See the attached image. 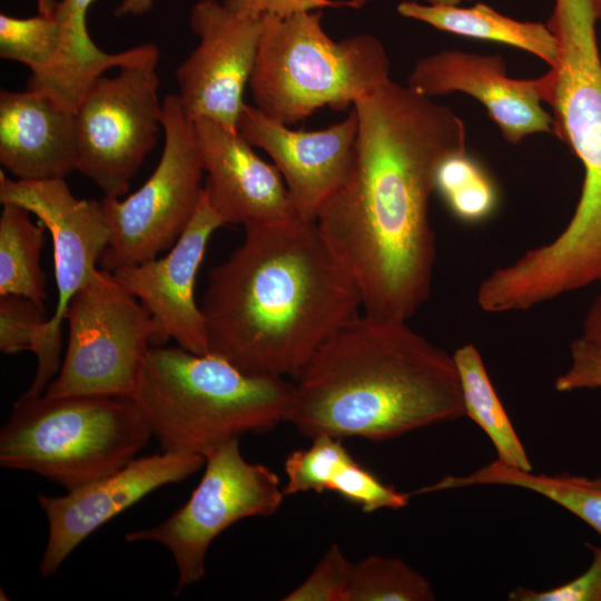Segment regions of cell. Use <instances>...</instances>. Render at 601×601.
I'll return each instance as SVG.
<instances>
[{
	"label": "cell",
	"instance_id": "1",
	"mask_svg": "<svg viewBox=\"0 0 601 601\" xmlns=\"http://www.w3.org/2000/svg\"><path fill=\"white\" fill-rule=\"evenodd\" d=\"M353 107L351 171L316 223L355 280L363 313L408 321L431 292L436 171L447 156L466 150L465 125L449 107L392 79Z\"/></svg>",
	"mask_w": 601,
	"mask_h": 601
},
{
	"label": "cell",
	"instance_id": "2",
	"mask_svg": "<svg viewBox=\"0 0 601 601\" xmlns=\"http://www.w3.org/2000/svg\"><path fill=\"white\" fill-rule=\"evenodd\" d=\"M209 353L254 375L296 377L359 314V289L316 220L245 226L208 276L201 304Z\"/></svg>",
	"mask_w": 601,
	"mask_h": 601
},
{
	"label": "cell",
	"instance_id": "3",
	"mask_svg": "<svg viewBox=\"0 0 601 601\" xmlns=\"http://www.w3.org/2000/svg\"><path fill=\"white\" fill-rule=\"evenodd\" d=\"M295 381L286 421L309 439L385 441L464 415L453 354L403 319L356 315Z\"/></svg>",
	"mask_w": 601,
	"mask_h": 601
},
{
	"label": "cell",
	"instance_id": "4",
	"mask_svg": "<svg viewBox=\"0 0 601 601\" xmlns=\"http://www.w3.org/2000/svg\"><path fill=\"white\" fill-rule=\"evenodd\" d=\"M594 0H555L548 21L558 57L535 78L542 101L552 108L553 135L584 169L581 195L563 230L533 250L541 274L564 289L601 280V57Z\"/></svg>",
	"mask_w": 601,
	"mask_h": 601
},
{
	"label": "cell",
	"instance_id": "5",
	"mask_svg": "<svg viewBox=\"0 0 601 601\" xmlns=\"http://www.w3.org/2000/svg\"><path fill=\"white\" fill-rule=\"evenodd\" d=\"M294 383L248 374L214 355L151 346L131 401L162 451L206 455L286 421Z\"/></svg>",
	"mask_w": 601,
	"mask_h": 601
},
{
	"label": "cell",
	"instance_id": "6",
	"mask_svg": "<svg viewBox=\"0 0 601 601\" xmlns=\"http://www.w3.org/2000/svg\"><path fill=\"white\" fill-rule=\"evenodd\" d=\"M321 10L264 14L249 79L254 106L284 125L323 107L346 109L391 80V61L376 37L336 41L322 27Z\"/></svg>",
	"mask_w": 601,
	"mask_h": 601
},
{
	"label": "cell",
	"instance_id": "7",
	"mask_svg": "<svg viewBox=\"0 0 601 601\" xmlns=\"http://www.w3.org/2000/svg\"><path fill=\"white\" fill-rule=\"evenodd\" d=\"M151 436L130 397L21 395L0 431V465L70 491L136 459Z\"/></svg>",
	"mask_w": 601,
	"mask_h": 601
},
{
	"label": "cell",
	"instance_id": "8",
	"mask_svg": "<svg viewBox=\"0 0 601 601\" xmlns=\"http://www.w3.org/2000/svg\"><path fill=\"white\" fill-rule=\"evenodd\" d=\"M65 318L67 351L43 394L131 397L156 337L140 302L111 272L97 269L71 299Z\"/></svg>",
	"mask_w": 601,
	"mask_h": 601
},
{
	"label": "cell",
	"instance_id": "9",
	"mask_svg": "<svg viewBox=\"0 0 601 601\" xmlns=\"http://www.w3.org/2000/svg\"><path fill=\"white\" fill-rule=\"evenodd\" d=\"M164 148L145 184L125 199L100 200L110 243L100 264L114 272L169 250L190 223L203 196L205 173L195 121L176 93L162 101Z\"/></svg>",
	"mask_w": 601,
	"mask_h": 601
},
{
	"label": "cell",
	"instance_id": "10",
	"mask_svg": "<svg viewBox=\"0 0 601 601\" xmlns=\"http://www.w3.org/2000/svg\"><path fill=\"white\" fill-rule=\"evenodd\" d=\"M284 496L277 474L246 461L239 439H233L206 455L203 477L183 506L125 539L157 542L170 552L178 570V594L204 578L206 554L221 532L246 518L273 515Z\"/></svg>",
	"mask_w": 601,
	"mask_h": 601
},
{
	"label": "cell",
	"instance_id": "11",
	"mask_svg": "<svg viewBox=\"0 0 601 601\" xmlns=\"http://www.w3.org/2000/svg\"><path fill=\"white\" fill-rule=\"evenodd\" d=\"M159 59L101 75L73 111L77 171L105 196L125 195L162 129Z\"/></svg>",
	"mask_w": 601,
	"mask_h": 601
},
{
	"label": "cell",
	"instance_id": "12",
	"mask_svg": "<svg viewBox=\"0 0 601 601\" xmlns=\"http://www.w3.org/2000/svg\"><path fill=\"white\" fill-rule=\"evenodd\" d=\"M0 201L28 209L41 221L52 240L57 306L43 323L33 353L37 371L30 387L23 393H45L60 370L61 325L67 308L98 269L110 243V229L101 201L77 198L65 178L11 179L0 171Z\"/></svg>",
	"mask_w": 601,
	"mask_h": 601
},
{
	"label": "cell",
	"instance_id": "13",
	"mask_svg": "<svg viewBox=\"0 0 601 601\" xmlns=\"http://www.w3.org/2000/svg\"><path fill=\"white\" fill-rule=\"evenodd\" d=\"M189 24L199 41L175 71L179 102L193 120L206 118L237 131L264 16H239L217 0H199Z\"/></svg>",
	"mask_w": 601,
	"mask_h": 601
},
{
	"label": "cell",
	"instance_id": "14",
	"mask_svg": "<svg viewBox=\"0 0 601 601\" xmlns=\"http://www.w3.org/2000/svg\"><path fill=\"white\" fill-rule=\"evenodd\" d=\"M206 457L162 451L137 456L122 467L66 495H38L48 520V540L39 562L43 578L53 575L69 554L106 522L152 491L178 483L205 466Z\"/></svg>",
	"mask_w": 601,
	"mask_h": 601
},
{
	"label": "cell",
	"instance_id": "15",
	"mask_svg": "<svg viewBox=\"0 0 601 601\" xmlns=\"http://www.w3.org/2000/svg\"><path fill=\"white\" fill-rule=\"evenodd\" d=\"M223 225L203 191L190 223L164 257L111 272L149 313L156 328L154 346L174 339L191 353H209L205 317L195 298V283L207 244Z\"/></svg>",
	"mask_w": 601,
	"mask_h": 601
},
{
	"label": "cell",
	"instance_id": "16",
	"mask_svg": "<svg viewBox=\"0 0 601 601\" xmlns=\"http://www.w3.org/2000/svg\"><path fill=\"white\" fill-rule=\"evenodd\" d=\"M357 128L354 107L342 121L315 131L292 130L248 104L237 121L238 134L274 160L297 216L308 220H316L326 200L346 181Z\"/></svg>",
	"mask_w": 601,
	"mask_h": 601
},
{
	"label": "cell",
	"instance_id": "17",
	"mask_svg": "<svg viewBox=\"0 0 601 601\" xmlns=\"http://www.w3.org/2000/svg\"><path fill=\"white\" fill-rule=\"evenodd\" d=\"M425 96L463 92L479 100L504 139L516 145L535 134H553L535 79H514L499 55L442 50L420 59L407 85Z\"/></svg>",
	"mask_w": 601,
	"mask_h": 601
},
{
	"label": "cell",
	"instance_id": "18",
	"mask_svg": "<svg viewBox=\"0 0 601 601\" xmlns=\"http://www.w3.org/2000/svg\"><path fill=\"white\" fill-rule=\"evenodd\" d=\"M194 121L207 174L204 193L224 224L245 227L297 216L278 169L238 131L206 118Z\"/></svg>",
	"mask_w": 601,
	"mask_h": 601
},
{
	"label": "cell",
	"instance_id": "19",
	"mask_svg": "<svg viewBox=\"0 0 601 601\" xmlns=\"http://www.w3.org/2000/svg\"><path fill=\"white\" fill-rule=\"evenodd\" d=\"M73 112L38 90H1L0 162L23 180L65 178L77 170Z\"/></svg>",
	"mask_w": 601,
	"mask_h": 601
},
{
	"label": "cell",
	"instance_id": "20",
	"mask_svg": "<svg viewBox=\"0 0 601 601\" xmlns=\"http://www.w3.org/2000/svg\"><path fill=\"white\" fill-rule=\"evenodd\" d=\"M95 0H59L52 13L60 29V48L53 65L30 75L27 89L50 96L75 111L90 85L110 68H124L159 59L154 43H142L121 52H107L91 39L87 28L88 9Z\"/></svg>",
	"mask_w": 601,
	"mask_h": 601
},
{
	"label": "cell",
	"instance_id": "21",
	"mask_svg": "<svg viewBox=\"0 0 601 601\" xmlns=\"http://www.w3.org/2000/svg\"><path fill=\"white\" fill-rule=\"evenodd\" d=\"M397 12L405 18L422 21L445 32L525 50L543 60L549 67L558 57V41L548 24L519 21L484 3L463 8L402 1L397 4Z\"/></svg>",
	"mask_w": 601,
	"mask_h": 601
},
{
	"label": "cell",
	"instance_id": "22",
	"mask_svg": "<svg viewBox=\"0 0 601 601\" xmlns=\"http://www.w3.org/2000/svg\"><path fill=\"white\" fill-rule=\"evenodd\" d=\"M474 485H508L535 492L570 511L601 535V479L544 474L510 467L497 460L466 475H447L424 486L426 493Z\"/></svg>",
	"mask_w": 601,
	"mask_h": 601
},
{
	"label": "cell",
	"instance_id": "23",
	"mask_svg": "<svg viewBox=\"0 0 601 601\" xmlns=\"http://www.w3.org/2000/svg\"><path fill=\"white\" fill-rule=\"evenodd\" d=\"M453 357L461 382L464 415L476 423L491 440L499 462L525 472L533 471L479 349L471 343L465 344L455 349Z\"/></svg>",
	"mask_w": 601,
	"mask_h": 601
},
{
	"label": "cell",
	"instance_id": "24",
	"mask_svg": "<svg viewBox=\"0 0 601 601\" xmlns=\"http://www.w3.org/2000/svg\"><path fill=\"white\" fill-rule=\"evenodd\" d=\"M30 211L21 206L3 204L0 216V296L18 295L43 305L46 275L41 252L46 226L32 223Z\"/></svg>",
	"mask_w": 601,
	"mask_h": 601
},
{
	"label": "cell",
	"instance_id": "25",
	"mask_svg": "<svg viewBox=\"0 0 601 601\" xmlns=\"http://www.w3.org/2000/svg\"><path fill=\"white\" fill-rule=\"evenodd\" d=\"M435 191L450 213L469 225L487 220L499 204L494 180L466 150L454 152L441 162L435 176Z\"/></svg>",
	"mask_w": 601,
	"mask_h": 601
},
{
	"label": "cell",
	"instance_id": "26",
	"mask_svg": "<svg viewBox=\"0 0 601 601\" xmlns=\"http://www.w3.org/2000/svg\"><path fill=\"white\" fill-rule=\"evenodd\" d=\"M430 582L400 559L368 555L353 562L347 601H432Z\"/></svg>",
	"mask_w": 601,
	"mask_h": 601
},
{
	"label": "cell",
	"instance_id": "27",
	"mask_svg": "<svg viewBox=\"0 0 601 601\" xmlns=\"http://www.w3.org/2000/svg\"><path fill=\"white\" fill-rule=\"evenodd\" d=\"M60 48V29L51 12L29 18L0 14V57L27 66L31 75L48 70Z\"/></svg>",
	"mask_w": 601,
	"mask_h": 601
},
{
	"label": "cell",
	"instance_id": "28",
	"mask_svg": "<svg viewBox=\"0 0 601 601\" xmlns=\"http://www.w3.org/2000/svg\"><path fill=\"white\" fill-rule=\"evenodd\" d=\"M312 441L308 449L293 451L285 460V495L308 491L327 492L335 470L351 456L341 439L318 435Z\"/></svg>",
	"mask_w": 601,
	"mask_h": 601
},
{
	"label": "cell",
	"instance_id": "29",
	"mask_svg": "<svg viewBox=\"0 0 601 601\" xmlns=\"http://www.w3.org/2000/svg\"><path fill=\"white\" fill-rule=\"evenodd\" d=\"M327 492H334L358 505L365 513L405 508L411 497V493H402L383 483L352 455L336 469L327 485Z\"/></svg>",
	"mask_w": 601,
	"mask_h": 601
},
{
	"label": "cell",
	"instance_id": "30",
	"mask_svg": "<svg viewBox=\"0 0 601 601\" xmlns=\"http://www.w3.org/2000/svg\"><path fill=\"white\" fill-rule=\"evenodd\" d=\"M46 321L45 306L18 295L0 296V351L33 352Z\"/></svg>",
	"mask_w": 601,
	"mask_h": 601
},
{
	"label": "cell",
	"instance_id": "31",
	"mask_svg": "<svg viewBox=\"0 0 601 601\" xmlns=\"http://www.w3.org/2000/svg\"><path fill=\"white\" fill-rule=\"evenodd\" d=\"M353 562L332 544L311 574L284 601H347Z\"/></svg>",
	"mask_w": 601,
	"mask_h": 601
},
{
	"label": "cell",
	"instance_id": "32",
	"mask_svg": "<svg viewBox=\"0 0 601 601\" xmlns=\"http://www.w3.org/2000/svg\"><path fill=\"white\" fill-rule=\"evenodd\" d=\"M589 568L574 579L542 591L516 587L510 591V601H601V546L594 548Z\"/></svg>",
	"mask_w": 601,
	"mask_h": 601
},
{
	"label": "cell",
	"instance_id": "33",
	"mask_svg": "<svg viewBox=\"0 0 601 601\" xmlns=\"http://www.w3.org/2000/svg\"><path fill=\"white\" fill-rule=\"evenodd\" d=\"M570 354V365L555 378V390L570 393L601 388V348L580 336L571 343Z\"/></svg>",
	"mask_w": 601,
	"mask_h": 601
},
{
	"label": "cell",
	"instance_id": "34",
	"mask_svg": "<svg viewBox=\"0 0 601 601\" xmlns=\"http://www.w3.org/2000/svg\"><path fill=\"white\" fill-rule=\"evenodd\" d=\"M223 3L239 16L262 17L264 14L289 16L300 11L322 8H359L364 0H224Z\"/></svg>",
	"mask_w": 601,
	"mask_h": 601
},
{
	"label": "cell",
	"instance_id": "35",
	"mask_svg": "<svg viewBox=\"0 0 601 601\" xmlns=\"http://www.w3.org/2000/svg\"><path fill=\"white\" fill-rule=\"evenodd\" d=\"M600 290L590 305L582 325V337L601 348V280Z\"/></svg>",
	"mask_w": 601,
	"mask_h": 601
},
{
	"label": "cell",
	"instance_id": "36",
	"mask_svg": "<svg viewBox=\"0 0 601 601\" xmlns=\"http://www.w3.org/2000/svg\"><path fill=\"white\" fill-rule=\"evenodd\" d=\"M156 0H122L115 10L117 17H138L148 13Z\"/></svg>",
	"mask_w": 601,
	"mask_h": 601
},
{
	"label": "cell",
	"instance_id": "37",
	"mask_svg": "<svg viewBox=\"0 0 601 601\" xmlns=\"http://www.w3.org/2000/svg\"><path fill=\"white\" fill-rule=\"evenodd\" d=\"M57 0H38V11L42 13L51 12Z\"/></svg>",
	"mask_w": 601,
	"mask_h": 601
},
{
	"label": "cell",
	"instance_id": "38",
	"mask_svg": "<svg viewBox=\"0 0 601 601\" xmlns=\"http://www.w3.org/2000/svg\"><path fill=\"white\" fill-rule=\"evenodd\" d=\"M427 3L433 4H450V6H459L463 1H470V0H425Z\"/></svg>",
	"mask_w": 601,
	"mask_h": 601
},
{
	"label": "cell",
	"instance_id": "39",
	"mask_svg": "<svg viewBox=\"0 0 601 601\" xmlns=\"http://www.w3.org/2000/svg\"><path fill=\"white\" fill-rule=\"evenodd\" d=\"M597 16H598V22L601 26V0H594Z\"/></svg>",
	"mask_w": 601,
	"mask_h": 601
}]
</instances>
